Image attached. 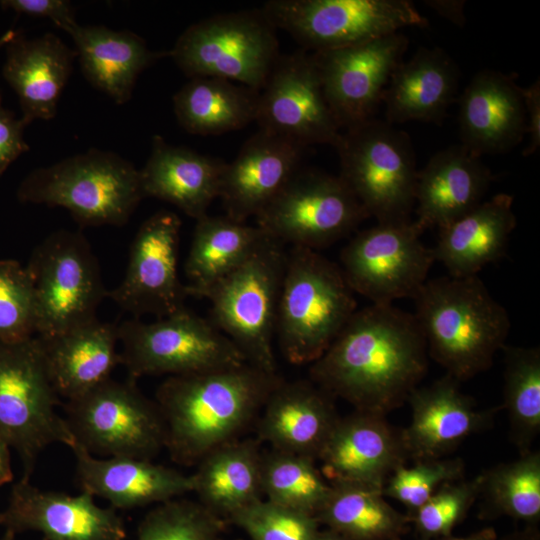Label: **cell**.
<instances>
[{"instance_id": "6da1fadb", "label": "cell", "mask_w": 540, "mask_h": 540, "mask_svg": "<svg viewBox=\"0 0 540 540\" xmlns=\"http://www.w3.org/2000/svg\"><path fill=\"white\" fill-rule=\"evenodd\" d=\"M427 369V345L415 316L393 304H371L354 312L310 364L309 375L355 411L386 416L407 402Z\"/></svg>"}, {"instance_id": "7a4b0ae2", "label": "cell", "mask_w": 540, "mask_h": 540, "mask_svg": "<svg viewBox=\"0 0 540 540\" xmlns=\"http://www.w3.org/2000/svg\"><path fill=\"white\" fill-rule=\"evenodd\" d=\"M282 380L278 373L248 363L167 377L156 390L155 402L170 458L180 465H196L216 447L237 439Z\"/></svg>"}, {"instance_id": "3957f363", "label": "cell", "mask_w": 540, "mask_h": 540, "mask_svg": "<svg viewBox=\"0 0 540 540\" xmlns=\"http://www.w3.org/2000/svg\"><path fill=\"white\" fill-rule=\"evenodd\" d=\"M413 300L428 356L458 381L489 369L505 346L509 315L478 275L426 281Z\"/></svg>"}, {"instance_id": "277c9868", "label": "cell", "mask_w": 540, "mask_h": 540, "mask_svg": "<svg viewBox=\"0 0 540 540\" xmlns=\"http://www.w3.org/2000/svg\"><path fill=\"white\" fill-rule=\"evenodd\" d=\"M357 310L355 293L339 264L318 251H287L275 337L293 365L312 364Z\"/></svg>"}, {"instance_id": "5b68a950", "label": "cell", "mask_w": 540, "mask_h": 540, "mask_svg": "<svg viewBox=\"0 0 540 540\" xmlns=\"http://www.w3.org/2000/svg\"><path fill=\"white\" fill-rule=\"evenodd\" d=\"M17 197L63 207L82 226H121L144 198L139 170L118 154L95 148L33 170Z\"/></svg>"}, {"instance_id": "8992f818", "label": "cell", "mask_w": 540, "mask_h": 540, "mask_svg": "<svg viewBox=\"0 0 540 540\" xmlns=\"http://www.w3.org/2000/svg\"><path fill=\"white\" fill-rule=\"evenodd\" d=\"M287 251L269 236L255 252L198 298L210 303V321L245 361L277 373L273 340Z\"/></svg>"}, {"instance_id": "52a82bcc", "label": "cell", "mask_w": 540, "mask_h": 540, "mask_svg": "<svg viewBox=\"0 0 540 540\" xmlns=\"http://www.w3.org/2000/svg\"><path fill=\"white\" fill-rule=\"evenodd\" d=\"M338 175L377 223L412 221L417 180L409 135L375 118L345 129L334 147Z\"/></svg>"}, {"instance_id": "ba28073f", "label": "cell", "mask_w": 540, "mask_h": 540, "mask_svg": "<svg viewBox=\"0 0 540 540\" xmlns=\"http://www.w3.org/2000/svg\"><path fill=\"white\" fill-rule=\"evenodd\" d=\"M43 357L40 341H0V439L20 457L29 478L40 453L51 444L71 447L64 417Z\"/></svg>"}, {"instance_id": "9c48e42d", "label": "cell", "mask_w": 540, "mask_h": 540, "mask_svg": "<svg viewBox=\"0 0 540 540\" xmlns=\"http://www.w3.org/2000/svg\"><path fill=\"white\" fill-rule=\"evenodd\" d=\"M188 77H217L260 91L280 57L262 9L220 13L189 26L169 51Z\"/></svg>"}, {"instance_id": "30bf717a", "label": "cell", "mask_w": 540, "mask_h": 540, "mask_svg": "<svg viewBox=\"0 0 540 540\" xmlns=\"http://www.w3.org/2000/svg\"><path fill=\"white\" fill-rule=\"evenodd\" d=\"M117 327L120 364L134 380L202 373L247 363L210 319L186 307L154 322L132 317Z\"/></svg>"}, {"instance_id": "8fae6325", "label": "cell", "mask_w": 540, "mask_h": 540, "mask_svg": "<svg viewBox=\"0 0 540 540\" xmlns=\"http://www.w3.org/2000/svg\"><path fill=\"white\" fill-rule=\"evenodd\" d=\"M35 334L51 337L96 318L107 297L98 260L81 232L58 230L33 251Z\"/></svg>"}, {"instance_id": "7c38bea8", "label": "cell", "mask_w": 540, "mask_h": 540, "mask_svg": "<svg viewBox=\"0 0 540 540\" xmlns=\"http://www.w3.org/2000/svg\"><path fill=\"white\" fill-rule=\"evenodd\" d=\"M64 410L74 443L92 455L152 460L165 448V425L157 403L129 377L109 378L67 400Z\"/></svg>"}, {"instance_id": "4fadbf2b", "label": "cell", "mask_w": 540, "mask_h": 540, "mask_svg": "<svg viewBox=\"0 0 540 540\" xmlns=\"http://www.w3.org/2000/svg\"><path fill=\"white\" fill-rule=\"evenodd\" d=\"M261 9L276 29L289 33L309 52L353 46L405 27L427 25L407 0H271Z\"/></svg>"}, {"instance_id": "5bb4252c", "label": "cell", "mask_w": 540, "mask_h": 540, "mask_svg": "<svg viewBox=\"0 0 540 540\" xmlns=\"http://www.w3.org/2000/svg\"><path fill=\"white\" fill-rule=\"evenodd\" d=\"M368 217L339 176L300 169L255 219L257 227L284 246L318 251Z\"/></svg>"}, {"instance_id": "9a60e30c", "label": "cell", "mask_w": 540, "mask_h": 540, "mask_svg": "<svg viewBox=\"0 0 540 540\" xmlns=\"http://www.w3.org/2000/svg\"><path fill=\"white\" fill-rule=\"evenodd\" d=\"M414 220L381 224L357 233L340 253L339 265L354 293L372 304L414 299L433 265V248L423 244Z\"/></svg>"}, {"instance_id": "2e32d148", "label": "cell", "mask_w": 540, "mask_h": 540, "mask_svg": "<svg viewBox=\"0 0 540 540\" xmlns=\"http://www.w3.org/2000/svg\"><path fill=\"white\" fill-rule=\"evenodd\" d=\"M255 122L259 130L305 148L336 146L341 128L324 96L312 53L301 49L280 55L260 90Z\"/></svg>"}, {"instance_id": "e0dca14e", "label": "cell", "mask_w": 540, "mask_h": 540, "mask_svg": "<svg viewBox=\"0 0 540 540\" xmlns=\"http://www.w3.org/2000/svg\"><path fill=\"white\" fill-rule=\"evenodd\" d=\"M181 225L177 214L159 210L139 227L125 276L107 292L133 318L153 315L160 319L186 307L188 293L177 268Z\"/></svg>"}, {"instance_id": "ac0fdd59", "label": "cell", "mask_w": 540, "mask_h": 540, "mask_svg": "<svg viewBox=\"0 0 540 540\" xmlns=\"http://www.w3.org/2000/svg\"><path fill=\"white\" fill-rule=\"evenodd\" d=\"M408 39L400 32L344 48L311 52L336 122L348 129L374 118Z\"/></svg>"}, {"instance_id": "d6986e66", "label": "cell", "mask_w": 540, "mask_h": 540, "mask_svg": "<svg viewBox=\"0 0 540 540\" xmlns=\"http://www.w3.org/2000/svg\"><path fill=\"white\" fill-rule=\"evenodd\" d=\"M408 459L401 431L385 415L355 411L339 417L316 461L331 486L383 490L390 475Z\"/></svg>"}, {"instance_id": "ffe728a7", "label": "cell", "mask_w": 540, "mask_h": 540, "mask_svg": "<svg viewBox=\"0 0 540 540\" xmlns=\"http://www.w3.org/2000/svg\"><path fill=\"white\" fill-rule=\"evenodd\" d=\"M0 525L14 534L37 531L45 540H125L122 519L86 492L45 491L23 477L13 485Z\"/></svg>"}, {"instance_id": "44dd1931", "label": "cell", "mask_w": 540, "mask_h": 540, "mask_svg": "<svg viewBox=\"0 0 540 540\" xmlns=\"http://www.w3.org/2000/svg\"><path fill=\"white\" fill-rule=\"evenodd\" d=\"M407 402L412 419L401 430L408 457L414 461L443 458L467 437L488 429L501 406L480 410L449 374L417 387Z\"/></svg>"}, {"instance_id": "7402d4cb", "label": "cell", "mask_w": 540, "mask_h": 540, "mask_svg": "<svg viewBox=\"0 0 540 540\" xmlns=\"http://www.w3.org/2000/svg\"><path fill=\"white\" fill-rule=\"evenodd\" d=\"M305 149L262 130L252 135L225 164L218 197L225 215L238 222L256 218L301 169Z\"/></svg>"}, {"instance_id": "603a6c76", "label": "cell", "mask_w": 540, "mask_h": 540, "mask_svg": "<svg viewBox=\"0 0 540 540\" xmlns=\"http://www.w3.org/2000/svg\"><path fill=\"white\" fill-rule=\"evenodd\" d=\"M458 100L461 145L475 155L507 152L526 135L522 87L515 74L481 70Z\"/></svg>"}, {"instance_id": "cb8c5ba5", "label": "cell", "mask_w": 540, "mask_h": 540, "mask_svg": "<svg viewBox=\"0 0 540 540\" xmlns=\"http://www.w3.org/2000/svg\"><path fill=\"white\" fill-rule=\"evenodd\" d=\"M70 448L82 492L107 500L113 509L160 504L193 492L192 475L151 460L97 458L77 443Z\"/></svg>"}, {"instance_id": "d4e9b609", "label": "cell", "mask_w": 540, "mask_h": 540, "mask_svg": "<svg viewBox=\"0 0 540 540\" xmlns=\"http://www.w3.org/2000/svg\"><path fill=\"white\" fill-rule=\"evenodd\" d=\"M492 181L481 157L461 144L438 151L417 173L414 221L423 232L447 226L483 202Z\"/></svg>"}, {"instance_id": "484cf974", "label": "cell", "mask_w": 540, "mask_h": 540, "mask_svg": "<svg viewBox=\"0 0 540 540\" xmlns=\"http://www.w3.org/2000/svg\"><path fill=\"white\" fill-rule=\"evenodd\" d=\"M333 399L311 380H282L260 412L259 441L316 460L339 419Z\"/></svg>"}, {"instance_id": "4316f807", "label": "cell", "mask_w": 540, "mask_h": 540, "mask_svg": "<svg viewBox=\"0 0 540 540\" xmlns=\"http://www.w3.org/2000/svg\"><path fill=\"white\" fill-rule=\"evenodd\" d=\"M76 56L75 50L53 33L31 39L17 34L6 45L2 74L18 97L26 126L55 117Z\"/></svg>"}, {"instance_id": "83f0119b", "label": "cell", "mask_w": 540, "mask_h": 540, "mask_svg": "<svg viewBox=\"0 0 540 540\" xmlns=\"http://www.w3.org/2000/svg\"><path fill=\"white\" fill-rule=\"evenodd\" d=\"M225 164L219 158L171 145L155 135L149 158L139 170L142 194L167 201L198 220L207 215L211 203L219 197Z\"/></svg>"}, {"instance_id": "f1b7e54d", "label": "cell", "mask_w": 540, "mask_h": 540, "mask_svg": "<svg viewBox=\"0 0 540 540\" xmlns=\"http://www.w3.org/2000/svg\"><path fill=\"white\" fill-rule=\"evenodd\" d=\"M458 84L459 69L448 53L439 47H420L390 77L382 99L385 121L440 125L455 101Z\"/></svg>"}, {"instance_id": "f546056e", "label": "cell", "mask_w": 540, "mask_h": 540, "mask_svg": "<svg viewBox=\"0 0 540 540\" xmlns=\"http://www.w3.org/2000/svg\"><path fill=\"white\" fill-rule=\"evenodd\" d=\"M59 396L77 398L108 380L120 364L118 327L95 319L51 337L37 336Z\"/></svg>"}, {"instance_id": "4dcf8cb0", "label": "cell", "mask_w": 540, "mask_h": 540, "mask_svg": "<svg viewBox=\"0 0 540 540\" xmlns=\"http://www.w3.org/2000/svg\"><path fill=\"white\" fill-rule=\"evenodd\" d=\"M513 196L499 193L467 214L438 229L433 248L451 276L477 275L487 264L501 258L516 227Z\"/></svg>"}, {"instance_id": "1f68e13d", "label": "cell", "mask_w": 540, "mask_h": 540, "mask_svg": "<svg viewBox=\"0 0 540 540\" xmlns=\"http://www.w3.org/2000/svg\"><path fill=\"white\" fill-rule=\"evenodd\" d=\"M70 36L85 78L117 104L130 100L144 69L169 57V51L150 50L140 36L128 30L78 25Z\"/></svg>"}, {"instance_id": "d6a6232c", "label": "cell", "mask_w": 540, "mask_h": 540, "mask_svg": "<svg viewBox=\"0 0 540 540\" xmlns=\"http://www.w3.org/2000/svg\"><path fill=\"white\" fill-rule=\"evenodd\" d=\"M259 440L234 439L207 453L196 465L193 492L215 515L227 518L262 499Z\"/></svg>"}, {"instance_id": "836d02e7", "label": "cell", "mask_w": 540, "mask_h": 540, "mask_svg": "<svg viewBox=\"0 0 540 540\" xmlns=\"http://www.w3.org/2000/svg\"><path fill=\"white\" fill-rule=\"evenodd\" d=\"M268 236L226 215L196 220L185 262L188 296L199 295L245 262Z\"/></svg>"}, {"instance_id": "e575fe53", "label": "cell", "mask_w": 540, "mask_h": 540, "mask_svg": "<svg viewBox=\"0 0 540 540\" xmlns=\"http://www.w3.org/2000/svg\"><path fill=\"white\" fill-rule=\"evenodd\" d=\"M259 93L222 78L194 77L174 95V113L188 133L219 135L255 121Z\"/></svg>"}, {"instance_id": "d590c367", "label": "cell", "mask_w": 540, "mask_h": 540, "mask_svg": "<svg viewBox=\"0 0 540 540\" xmlns=\"http://www.w3.org/2000/svg\"><path fill=\"white\" fill-rule=\"evenodd\" d=\"M315 517L348 540H402L411 523L385 500L382 490L359 485L332 486Z\"/></svg>"}, {"instance_id": "8d00e7d4", "label": "cell", "mask_w": 540, "mask_h": 540, "mask_svg": "<svg viewBox=\"0 0 540 540\" xmlns=\"http://www.w3.org/2000/svg\"><path fill=\"white\" fill-rule=\"evenodd\" d=\"M479 517L501 516L536 526L540 520V453L530 451L512 462L479 474Z\"/></svg>"}, {"instance_id": "74e56055", "label": "cell", "mask_w": 540, "mask_h": 540, "mask_svg": "<svg viewBox=\"0 0 540 540\" xmlns=\"http://www.w3.org/2000/svg\"><path fill=\"white\" fill-rule=\"evenodd\" d=\"M504 404L510 438L520 455L540 432V349L505 345Z\"/></svg>"}, {"instance_id": "f35d334b", "label": "cell", "mask_w": 540, "mask_h": 540, "mask_svg": "<svg viewBox=\"0 0 540 540\" xmlns=\"http://www.w3.org/2000/svg\"><path fill=\"white\" fill-rule=\"evenodd\" d=\"M261 485L266 500L314 516L332 489L315 459L273 449L262 454Z\"/></svg>"}, {"instance_id": "ab89813d", "label": "cell", "mask_w": 540, "mask_h": 540, "mask_svg": "<svg viewBox=\"0 0 540 540\" xmlns=\"http://www.w3.org/2000/svg\"><path fill=\"white\" fill-rule=\"evenodd\" d=\"M223 522L199 501L171 499L142 519L135 540H221Z\"/></svg>"}, {"instance_id": "60d3db41", "label": "cell", "mask_w": 540, "mask_h": 540, "mask_svg": "<svg viewBox=\"0 0 540 540\" xmlns=\"http://www.w3.org/2000/svg\"><path fill=\"white\" fill-rule=\"evenodd\" d=\"M228 519L251 540H317L320 529L314 515L260 499Z\"/></svg>"}, {"instance_id": "b9f144b4", "label": "cell", "mask_w": 540, "mask_h": 540, "mask_svg": "<svg viewBox=\"0 0 540 540\" xmlns=\"http://www.w3.org/2000/svg\"><path fill=\"white\" fill-rule=\"evenodd\" d=\"M399 466L388 478L382 493L402 503L408 516L423 505L441 486L464 478L465 464L460 458L414 461Z\"/></svg>"}, {"instance_id": "7bdbcfd3", "label": "cell", "mask_w": 540, "mask_h": 540, "mask_svg": "<svg viewBox=\"0 0 540 540\" xmlns=\"http://www.w3.org/2000/svg\"><path fill=\"white\" fill-rule=\"evenodd\" d=\"M35 334V295L27 267L0 259V341H21Z\"/></svg>"}, {"instance_id": "ee69618b", "label": "cell", "mask_w": 540, "mask_h": 540, "mask_svg": "<svg viewBox=\"0 0 540 540\" xmlns=\"http://www.w3.org/2000/svg\"><path fill=\"white\" fill-rule=\"evenodd\" d=\"M479 489V475L441 486L409 516L421 540L450 536L478 500Z\"/></svg>"}, {"instance_id": "f6af8a7d", "label": "cell", "mask_w": 540, "mask_h": 540, "mask_svg": "<svg viewBox=\"0 0 540 540\" xmlns=\"http://www.w3.org/2000/svg\"><path fill=\"white\" fill-rule=\"evenodd\" d=\"M0 6L17 14L49 18L69 35L79 25L72 4L66 0H2Z\"/></svg>"}, {"instance_id": "bcb514c9", "label": "cell", "mask_w": 540, "mask_h": 540, "mask_svg": "<svg viewBox=\"0 0 540 540\" xmlns=\"http://www.w3.org/2000/svg\"><path fill=\"white\" fill-rule=\"evenodd\" d=\"M21 118L1 105L0 99V175L23 153L29 150Z\"/></svg>"}, {"instance_id": "7dc6e473", "label": "cell", "mask_w": 540, "mask_h": 540, "mask_svg": "<svg viewBox=\"0 0 540 540\" xmlns=\"http://www.w3.org/2000/svg\"><path fill=\"white\" fill-rule=\"evenodd\" d=\"M526 112V135L529 143L522 152L524 157L534 154L540 146V81L537 79L528 87H522Z\"/></svg>"}, {"instance_id": "c3c4849f", "label": "cell", "mask_w": 540, "mask_h": 540, "mask_svg": "<svg viewBox=\"0 0 540 540\" xmlns=\"http://www.w3.org/2000/svg\"><path fill=\"white\" fill-rule=\"evenodd\" d=\"M436 13L446 18L450 22L462 27L465 23L464 6L465 1L460 0H430L425 1Z\"/></svg>"}, {"instance_id": "681fc988", "label": "cell", "mask_w": 540, "mask_h": 540, "mask_svg": "<svg viewBox=\"0 0 540 540\" xmlns=\"http://www.w3.org/2000/svg\"><path fill=\"white\" fill-rule=\"evenodd\" d=\"M12 479L10 448L0 439V485L11 482Z\"/></svg>"}, {"instance_id": "f907efd6", "label": "cell", "mask_w": 540, "mask_h": 540, "mask_svg": "<svg viewBox=\"0 0 540 540\" xmlns=\"http://www.w3.org/2000/svg\"><path fill=\"white\" fill-rule=\"evenodd\" d=\"M430 540H499L493 528H485L464 537H454L452 535Z\"/></svg>"}, {"instance_id": "816d5d0a", "label": "cell", "mask_w": 540, "mask_h": 540, "mask_svg": "<svg viewBox=\"0 0 540 540\" xmlns=\"http://www.w3.org/2000/svg\"><path fill=\"white\" fill-rule=\"evenodd\" d=\"M499 540H540V534L536 526H527L525 529L514 532Z\"/></svg>"}, {"instance_id": "f5cc1de1", "label": "cell", "mask_w": 540, "mask_h": 540, "mask_svg": "<svg viewBox=\"0 0 540 540\" xmlns=\"http://www.w3.org/2000/svg\"><path fill=\"white\" fill-rule=\"evenodd\" d=\"M317 540H348V539L330 529H327V530L320 531Z\"/></svg>"}, {"instance_id": "db71d44e", "label": "cell", "mask_w": 540, "mask_h": 540, "mask_svg": "<svg viewBox=\"0 0 540 540\" xmlns=\"http://www.w3.org/2000/svg\"><path fill=\"white\" fill-rule=\"evenodd\" d=\"M18 33L10 29L6 31L3 35L0 36V48L6 46L10 41H12Z\"/></svg>"}, {"instance_id": "11a10c76", "label": "cell", "mask_w": 540, "mask_h": 540, "mask_svg": "<svg viewBox=\"0 0 540 540\" xmlns=\"http://www.w3.org/2000/svg\"><path fill=\"white\" fill-rule=\"evenodd\" d=\"M14 533L5 530V533L0 537V540H16Z\"/></svg>"}]
</instances>
